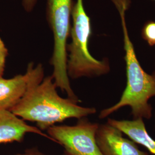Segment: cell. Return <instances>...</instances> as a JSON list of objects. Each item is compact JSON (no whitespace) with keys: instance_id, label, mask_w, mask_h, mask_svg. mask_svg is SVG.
<instances>
[{"instance_id":"obj_9","label":"cell","mask_w":155,"mask_h":155,"mask_svg":"<svg viewBox=\"0 0 155 155\" xmlns=\"http://www.w3.org/2000/svg\"><path fill=\"white\" fill-rule=\"evenodd\" d=\"M107 123L116 127L136 144L144 146L150 153L155 155V140L147 132L143 119L116 120L109 118Z\"/></svg>"},{"instance_id":"obj_14","label":"cell","mask_w":155,"mask_h":155,"mask_svg":"<svg viewBox=\"0 0 155 155\" xmlns=\"http://www.w3.org/2000/svg\"><path fill=\"white\" fill-rule=\"evenodd\" d=\"M153 1H155V0H153Z\"/></svg>"},{"instance_id":"obj_15","label":"cell","mask_w":155,"mask_h":155,"mask_svg":"<svg viewBox=\"0 0 155 155\" xmlns=\"http://www.w3.org/2000/svg\"></svg>"},{"instance_id":"obj_10","label":"cell","mask_w":155,"mask_h":155,"mask_svg":"<svg viewBox=\"0 0 155 155\" xmlns=\"http://www.w3.org/2000/svg\"><path fill=\"white\" fill-rule=\"evenodd\" d=\"M141 36L149 45H155V21H149L144 24L141 31Z\"/></svg>"},{"instance_id":"obj_8","label":"cell","mask_w":155,"mask_h":155,"mask_svg":"<svg viewBox=\"0 0 155 155\" xmlns=\"http://www.w3.org/2000/svg\"><path fill=\"white\" fill-rule=\"evenodd\" d=\"M33 133L54 141L36 127L28 125L24 120L11 111L0 110V144L21 143L27 133Z\"/></svg>"},{"instance_id":"obj_6","label":"cell","mask_w":155,"mask_h":155,"mask_svg":"<svg viewBox=\"0 0 155 155\" xmlns=\"http://www.w3.org/2000/svg\"><path fill=\"white\" fill-rule=\"evenodd\" d=\"M45 78V70L39 63L28 64L24 74L11 79L0 77V110H9L18 103L31 89L41 83Z\"/></svg>"},{"instance_id":"obj_7","label":"cell","mask_w":155,"mask_h":155,"mask_svg":"<svg viewBox=\"0 0 155 155\" xmlns=\"http://www.w3.org/2000/svg\"><path fill=\"white\" fill-rule=\"evenodd\" d=\"M122 132L106 123L99 125L96 141L103 155H150L140 150L132 140L124 138Z\"/></svg>"},{"instance_id":"obj_13","label":"cell","mask_w":155,"mask_h":155,"mask_svg":"<svg viewBox=\"0 0 155 155\" xmlns=\"http://www.w3.org/2000/svg\"><path fill=\"white\" fill-rule=\"evenodd\" d=\"M50 155L45 154L44 153L41 152L37 148H29L27 150H25L23 153H18L16 155ZM68 155L66 154L65 152L61 155Z\"/></svg>"},{"instance_id":"obj_2","label":"cell","mask_w":155,"mask_h":155,"mask_svg":"<svg viewBox=\"0 0 155 155\" xmlns=\"http://www.w3.org/2000/svg\"><path fill=\"white\" fill-rule=\"evenodd\" d=\"M53 81L52 75L45 78L10 111L23 120L36 122L41 130L68 118L81 119L96 113L94 107L80 106L72 100L59 96Z\"/></svg>"},{"instance_id":"obj_12","label":"cell","mask_w":155,"mask_h":155,"mask_svg":"<svg viewBox=\"0 0 155 155\" xmlns=\"http://www.w3.org/2000/svg\"><path fill=\"white\" fill-rule=\"evenodd\" d=\"M38 0H21V4L24 11L27 13L33 11L38 4Z\"/></svg>"},{"instance_id":"obj_1","label":"cell","mask_w":155,"mask_h":155,"mask_svg":"<svg viewBox=\"0 0 155 155\" xmlns=\"http://www.w3.org/2000/svg\"><path fill=\"white\" fill-rule=\"evenodd\" d=\"M120 17L122 27L124 60L126 64L127 86L120 100L114 105L101 111L99 118H105L121 108L129 106L134 119L150 120L152 107L149 100L155 97V71L151 74L145 72L137 58L130 38L126 21V12L130 0H111Z\"/></svg>"},{"instance_id":"obj_11","label":"cell","mask_w":155,"mask_h":155,"mask_svg":"<svg viewBox=\"0 0 155 155\" xmlns=\"http://www.w3.org/2000/svg\"><path fill=\"white\" fill-rule=\"evenodd\" d=\"M8 55V48L3 40L0 38V77H2L3 76Z\"/></svg>"},{"instance_id":"obj_4","label":"cell","mask_w":155,"mask_h":155,"mask_svg":"<svg viewBox=\"0 0 155 155\" xmlns=\"http://www.w3.org/2000/svg\"><path fill=\"white\" fill-rule=\"evenodd\" d=\"M73 0H47L46 18L54 38V48L50 63L52 77L57 87L65 91L68 98L78 102L67 73V41L70 38Z\"/></svg>"},{"instance_id":"obj_5","label":"cell","mask_w":155,"mask_h":155,"mask_svg":"<svg viewBox=\"0 0 155 155\" xmlns=\"http://www.w3.org/2000/svg\"><path fill=\"white\" fill-rule=\"evenodd\" d=\"M99 125L83 118L73 126L54 125L47 129V134L68 155H103L96 141Z\"/></svg>"},{"instance_id":"obj_3","label":"cell","mask_w":155,"mask_h":155,"mask_svg":"<svg viewBox=\"0 0 155 155\" xmlns=\"http://www.w3.org/2000/svg\"><path fill=\"white\" fill-rule=\"evenodd\" d=\"M92 33L90 18L87 14L83 0L74 2L71 16L70 43L67 45V73L69 78L95 77L110 71L108 59L98 60L91 55L89 49Z\"/></svg>"}]
</instances>
